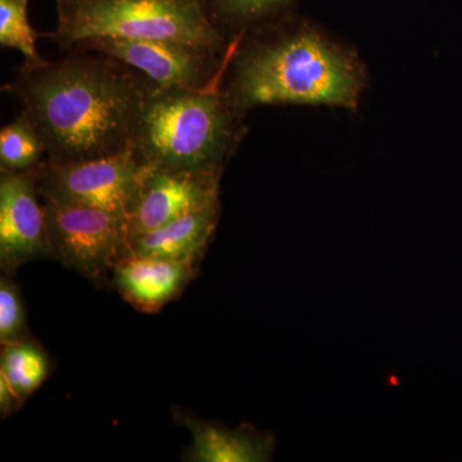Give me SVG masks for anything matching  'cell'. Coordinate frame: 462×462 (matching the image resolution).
Wrapping results in <instances>:
<instances>
[{
  "instance_id": "14",
  "label": "cell",
  "mask_w": 462,
  "mask_h": 462,
  "mask_svg": "<svg viewBox=\"0 0 462 462\" xmlns=\"http://www.w3.org/2000/svg\"><path fill=\"white\" fill-rule=\"evenodd\" d=\"M50 373L51 361L47 352L29 337L2 346L0 374L5 376L23 402L42 387Z\"/></svg>"
},
{
  "instance_id": "8",
  "label": "cell",
  "mask_w": 462,
  "mask_h": 462,
  "mask_svg": "<svg viewBox=\"0 0 462 462\" xmlns=\"http://www.w3.org/2000/svg\"><path fill=\"white\" fill-rule=\"evenodd\" d=\"M223 171L145 167L129 215L130 239L220 199Z\"/></svg>"
},
{
  "instance_id": "10",
  "label": "cell",
  "mask_w": 462,
  "mask_h": 462,
  "mask_svg": "<svg viewBox=\"0 0 462 462\" xmlns=\"http://www.w3.org/2000/svg\"><path fill=\"white\" fill-rule=\"evenodd\" d=\"M194 263L129 252L116 263L112 276L118 293L130 305L153 314L180 296L193 276Z\"/></svg>"
},
{
  "instance_id": "13",
  "label": "cell",
  "mask_w": 462,
  "mask_h": 462,
  "mask_svg": "<svg viewBox=\"0 0 462 462\" xmlns=\"http://www.w3.org/2000/svg\"><path fill=\"white\" fill-rule=\"evenodd\" d=\"M297 0H206L209 17L227 42L291 18Z\"/></svg>"
},
{
  "instance_id": "18",
  "label": "cell",
  "mask_w": 462,
  "mask_h": 462,
  "mask_svg": "<svg viewBox=\"0 0 462 462\" xmlns=\"http://www.w3.org/2000/svg\"><path fill=\"white\" fill-rule=\"evenodd\" d=\"M23 403V401L11 387L5 376L0 374V415L2 418H8L9 415L16 412Z\"/></svg>"
},
{
  "instance_id": "2",
  "label": "cell",
  "mask_w": 462,
  "mask_h": 462,
  "mask_svg": "<svg viewBox=\"0 0 462 462\" xmlns=\"http://www.w3.org/2000/svg\"><path fill=\"white\" fill-rule=\"evenodd\" d=\"M364 85V67L355 53L287 18L236 42L221 87L245 115L282 103L355 108Z\"/></svg>"
},
{
  "instance_id": "16",
  "label": "cell",
  "mask_w": 462,
  "mask_h": 462,
  "mask_svg": "<svg viewBox=\"0 0 462 462\" xmlns=\"http://www.w3.org/2000/svg\"><path fill=\"white\" fill-rule=\"evenodd\" d=\"M29 0H0V45L20 51L27 65L44 62L36 41L42 33L36 32L27 14Z\"/></svg>"
},
{
  "instance_id": "5",
  "label": "cell",
  "mask_w": 462,
  "mask_h": 462,
  "mask_svg": "<svg viewBox=\"0 0 462 462\" xmlns=\"http://www.w3.org/2000/svg\"><path fill=\"white\" fill-rule=\"evenodd\" d=\"M48 254L85 278L114 272L130 252L129 218L97 207L45 199Z\"/></svg>"
},
{
  "instance_id": "3",
  "label": "cell",
  "mask_w": 462,
  "mask_h": 462,
  "mask_svg": "<svg viewBox=\"0 0 462 462\" xmlns=\"http://www.w3.org/2000/svg\"><path fill=\"white\" fill-rule=\"evenodd\" d=\"M223 81L205 88L152 83L132 149L152 169L223 171L245 138V115L225 96Z\"/></svg>"
},
{
  "instance_id": "11",
  "label": "cell",
  "mask_w": 462,
  "mask_h": 462,
  "mask_svg": "<svg viewBox=\"0 0 462 462\" xmlns=\"http://www.w3.org/2000/svg\"><path fill=\"white\" fill-rule=\"evenodd\" d=\"M220 214V199L212 200L157 229L133 236L130 252L197 263L214 236Z\"/></svg>"
},
{
  "instance_id": "15",
  "label": "cell",
  "mask_w": 462,
  "mask_h": 462,
  "mask_svg": "<svg viewBox=\"0 0 462 462\" xmlns=\"http://www.w3.org/2000/svg\"><path fill=\"white\" fill-rule=\"evenodd\" d=\"M47 158L41 133L21 112L0 132V166L5 172L32 171Z\"/></svg>"
},
{
  "instance_id": "17",
  "label": "cell",
  "mask_w": 462,
  "mask_h": 462,
  "mask_svg": "<svg viewBox=\"0 0 462 462\" xmlns=\"http://www.w3.org/2000/svg\"><path fill=\"white\" fill-rule=\"evenodd\" d=\"M27 338L23 298L8 273L0 281V345L7 346Z\"/></svg>"
},
{
  "instance_id": "4",
  "label": "cell",
  "mask_w": 462,
  "mask_h": 462,
  "mask_svg": "<svg viewBox=\"0 0 462 462\" xmlns=\"http://www.w3.org/2000/svg\"><path fill=\"white\" fill-rule=\"evenodd\" d=\"M69 51L84 39L184 42L227 53L206 0H57V26L42 33Z\"/></svg>"
},
{
  "instance_id": "6",
  "label": "cell",
  "mask_w": 462,
  "mask_h": 462,
  "mask_svg": "<svg viewBox=\"0 0 462 462\" xmlns=\"http://www.w3.org/2000/svg\"><path fill=\"white\" fill-rule=\"evenodd\" d=\"M145 166L133 149L81 161H44L33 170L45 199L97 207L129 218Z\"/></svg>"
},
{
  "instance_id": "9",
  "label": "cell",
  "mask_w": 462,
  "mask_h": 462,
  "mask_svg": "<svg viewBox=\"0 0 462 462\" xmlns=\"http://www.w3.org/2000/svg\"><path fill=\"white\" fill-rule=\"evenodd\" d=\"M32 171L5 172L0 178V264L16 272L48 254L47 220Z\"/></svg>"
},
{
  "instance_id": "12",
  "label": "cell",
  "mask_w": 462,
  "mask_h": 462,
  "mask_svg": "<svg viewBox=\"0 0 462 462\" xmlns=\"http://www.w3.org/2000/svg\"><path fill=\"white\" fill-rule=\"evenodd\" d=\"M178 419L191 436V461L263 462L272 457L273 437L258 433L254 428L229 430L182 413Z\"/></svg>"
},
{
  "instance_id": "7",
  "label": "cell",
  "mask_w": 462,
  "mask_h": 462,
  "mask_svg": "<svg viewBox=\"0 0 462 462\" xmlns=\"http://www.w3.org/2000/svg\"><path fill=\"white\" fill-rule=\"evenodd\" d=\"M236 45V42H231L230 51L221 53L191 42L96 36L76 42L69 51L115 58L158 87L205 88L223 81Z\"/></svg>"
},
{
  "instance_id": "1",
  "label": "cell",
  "mask_w": 462,
  "mask_h": 462,
  "mask_svg": "<svg viewBox=\"0 0 462 462\" xmlns=\"http://www.w3.org/2000/svg\"><path fill=\"white\" fill-rule=\"evenodd\" d=\"M27 65L3 87L41 133L51 161L94 160L132 149L152 81L115 58L69 51Z\"/></svg>"
}]
</instances>
